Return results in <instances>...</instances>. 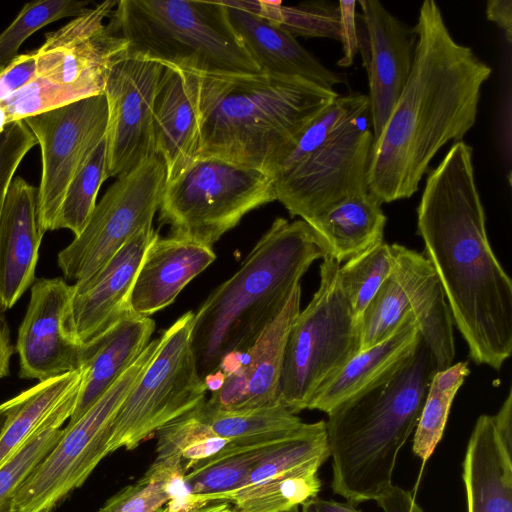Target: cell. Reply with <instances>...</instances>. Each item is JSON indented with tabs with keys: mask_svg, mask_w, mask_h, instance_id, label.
Listing matches in <instances>:
<instances>
[{
	"mask_svg": "<svg viewBox=\"0 0 512 512\" xmlns=\"http://www.w3.org/2000/svg\"><path fill=\"white\" fill-rule=\"evenodd\" d=\"M417 233L469 356L500 370L512 352V281L491 248L473 149L464 140L428 173Z\"/></svg>",
	"mask_w": 512,
	"mask_h": 512,
	"instance_id": "cell-1",
	"label": "cell"
},
{
	"mask_svg": "<svg viewBox=\"0 0 512 512\" xmlns=\"http://www.w3.org/2000/svg\"><path fill=\"white\" fill-rule=\"evenodd\" d=\"M413 29L410 75L372 149L368 190L382 204L410 198L437 152L463 140L492 73L452 37L435 1L421 4Z\"/></svg>",
	"mask_w": 512,
	"mask_h": 512,
	"instance_id": "cell-2",
	"label": "cell"
},
{
	"mask_svg": "<svg viewBox=\"0 0 512 512\" xmlns=\"http://www.w3.org/2000/svg\"><path fill=\"white\" fill-rule=\"evenodd\" d=\"M199 149L272 174L305 128L339 95L299 77L190 70Z\"/></svg>",
	"mask_w": 512,
	"mask_h": 512,
	"instance_id": "cell-3",
	"label": "cell"
},
{
	"mask_svg": "<svg viewBox=\"0 0 512 512\" xmlns=\"http://www.w3.org/2000/svg\"><path fill=\"white\" fill-rule=\"evenodd\" d=\"M327 255L304 220L277 218L240 268L194 313L190 344L203 378L233 351H248L279 315L300 278Z\"/></svg>",
	"mask_w": 512,
	"mask_h": 512,
	"instance_id": "cell-4",
	"label": "cell"
},
{
	"mask_svg": "<svg viewBox=\"0 0 512 512\" xmlns=\"http://www.w3.org/2000/svg\"><path fill=\"white\" fill-rule=\"evenodd\" d=\"M436 371L421 338L396 370L327 413L334 493L355 505L378 499L393 485L398 454L416 428Z\"/></svg>",
	"mask_w": 512,
	"mask_h": 512,
	"instance_id": "cell-5",
	"label": "cell"
},
{
	"mask_svg": "<svg viewBox=\"0 0 512 512\" xmlns=\"http://www.w3.org/2000/svg\"><path fill=\"white\" fill-rule=\"evenodd\" d=\"M369 100L338 95L300 134L272 174L276 200L307 220L348 196L368 192L374 144Z\"/></svg>",
	"mask_w": 512,
	"mask_h": 512,
	"instance_id": "cell-6",
	"label": "cell"
},
{
	"mask_svg": "<svg viewBox=\"0 0 512 512\" xmlns=\"http://www.w3.org/2000/svg\"><path fill=\"white\" fill-rule=\"evenodd\" d=\"M128 52L183 69L261 72L232 27L222 1L121 0L108 19Z\"/></svg>",
	"mask_w": 512,
	"mask_h": 512,
	"instance_id": "cell-7",
	"label": "cell"
},
{
	"mask_svg": "<svg viewBox=\"0 0 512 512\" xmlns=\"http://www.w3.org/2000/svg\"><path fill=\"white\" fill-rule=\"evenodd\" d=\"M311 301L295 318L285 345L279 400L293 414L360 352L359 321L338 282L340 263L326 256Z\"/></svg>",
	"mask_w": 512,
	"mask_h": 512,
	"instance_id": "cell-8",
	"label": "cell"
},
{
	"mask_svg": "<svg viewBox=\"0 0 512 512\" xmlns=\"http://www.w3.org/2000/svg\"><path fill=\"white\" fill-rule=\"evenodd\" d=\"M275 200L269 174L201 157L166 181L159 220L170 236L212 247L247 213Z\"/></svg>",
	"mask_w": 512,
	"mask_h": 512,
	"instance_id": "cell-9",
	"label": "cell"
},
{
	"mask_svg": "<svg viewBox=\"0 0 512 512\" xmlns=\"http://www.w3.org/2000/svg\"><path fill=\"white\" fill-rule=\"evenodd\" d=\"M162 336L150 341L134 362L63 434L17 490L13 512H52L81 487L109 454L111 421L158 352Z\"/></svg>",
	"mask_w": 512,
	"mask_h": 512,
	"instance_id": "cell-10",
	"label": "cell"
},
{
	"mask_svg": "<svg viewBox=\"0 0 512 512\" xmlns=\"http://www.w3.org/2000/svg\"><path fill=\"white\" fill-rule=\"evenodd\" d=\"M194 313L180 316L162 336L160 348L116 411L108 452L135 449L172 420L206 400L190 344Z\"/></svg>",
	"mask_w": 512,
	"mask_h": 512,
	"instance_id": "cell-11",
	"label": "cell"
},
{
	"mask_svg": "<svg viewBox=\"0 0 512 512\" xmlns=\"http://www.w3.org/2000/svg\"><path fill=\"white\" fill-rule=\"evenodd\" d=\"M165 186L166 169L157 155L117 177L83 231L59 252L57 263L64 277L86 281L138 231L152 226Z\"/></svg>",
	"mask_w": 512,
	"mask_h": 512,
	"instance_id": "cell-12",
	"label": "cell"
},
{
	"mask_svg": "<svg viewBox=\"0 0 512 512\" xmlns=\"http://www.w3.org/2000/svg\"><path fill=\"white\" fill-rule=\"evenodd\" d=\"M22 121L41 149L37 216L45 234L54 230L68 186L106 136L107 102L104 94L96 95Z\"/></svg>",
	"mask_w": 512,
	"mask_h": 512,
	"instance_id": "cell-13",
	"label": "cell"
},
{
	"mask_svg": "<svg viewBox=\"0 0 512 512\" xmlns=\"http://www.w3.org/2000/svg\"><path fill=\"white\" fill-rule=\"evenodd\" d=\"M117 1H104L45 34L35 50L36 76L85 99L104 93L113 64L128 53L127 41L106 20Z\"/></svg>",
	"mask_w": 512,
	"mask_h": 512,
	"instance_id": "cell-14",
	"label": "cell"
},
{
	"mask_svg": "<svg viewBox=\"0 0 512 512\" xmlns=\"http://www.w3.org/2000/svg\"><path fill=\"white\" fill-rule=\"evenodd\" d=\"M164 65L127 53L111 67L104 96L108 108L107 177H119L155 154L153 106Z\"/></svg>",
	"mask_w": 512,
	"mask_h": 512,
	"instance_id": "cell-15",
	"label": "cell"
},
{
	"mask_svg": "<svg viewBox=\"0 0 512 512\" xmlns=\"http://www.w3.org/2000/svg\"><path fill=\"white\" fill-rule=\"evenodd\" d=\"M72 296L73 284L63 278L33 283L15 347L21 378L41 382L82 367L84 346L75 341L67 326Z\"/></svg>",
	"mask_w": 512,
	"mask_h": 512,
	"instance_id": "cell-16",
	"label": "cell"
},
{
	"mask_svg": "<svg viewBox=\"0 0 512 512\" xmlns=\"http://www.w3.org/2000/svg\"><path fill=\"white\" fill-rule=\"evenodd\" d=\"M357 47L369 84V114L376 140L410 75L416 34L377 0H359Z\"/></svg>",
	"mask_w": 512,
	"mask_h": 512,
	"instance_id": "cell-17",
	"label": "cell"
},
{
	"mask_svg": "<svg viewBox=\"0 0 512 512\" xmlns=\"http://www.w3.org/2000/svg\"><path fill=\"white\" fill-rule=\"evenodd\" d=\"M159 237L152 226L138 231L91 278L73 284L68 329L82 346L96 340L123 316L132 313V287L152 242Z\"/></svg>",
	"mask_w": 512,
	"mask_h": 512,
	"instance_id": "cell-18",
	"label": "cell"
},
{
	"mask_svg": "<svg viewBox=\"0 0 512 512\" xmlns=\"http://www.w3.org/2000/svg\"><path fill=\"white\" fill-rule=\"evenodd\" d=\"M301 286L294 288L279 315L248 352V363L226 376L206 405L218 410L254 409L279 403V381L290 328L300 312Z\"/></svg>",
	"mask_w": 512,
	"mask_h": 512,
	"instance_id": "cell-19",
	"label": "cell"
},
{
	"mask_svg": "<svg viewBox=\"0 0 512 512\" xmlns=\"http://www.w3.org/2000/svg\"><path fill=\"white\" fill-rule=\"evenodd\" d=\"M43 233L37 188L14 177L0 212V308L10 309L33 284Z\"/></svg>",
	"mask_w": 512,
	"mask_h": 512,
	"instance_id": "cell-20",
	"label": "cell"
},
{
	"mask_svg": "<svg viewBox=\"0 0 512 512\" xmlns=\"http://www.w3.org/2000/svg\"><path fill=\"white\" fill-rule=\"evenodd\" d=\"M393 269L412 312L422 341L437 370L453 364V319L438 276L426 257L400 244L390 245Z\"/></svg>",
	"mask_w": 512,
	"mask_h": 512,
	"instance_id": "cell-21",
	"label": "cell"
},
{
	"mask_svg": "<svg viewBox=\"0 0 512 512\" xmlns=\"http://www.w3.org/2000/svg\"><path fill=\"white\" fill-rule=\"evenodd\" d=\"M215 258L210 246L158 237L148 247L136 275L129 299L131 312L149 317L166 308Z\"/></svg>",
	"mask_w": 512,
	"mask_h": 512,
	"instance_id": "cell-22",
	"label": "cell"
},
{
	"mask_svg": "<svg viewBox=\"0 0 512 512\" xmlns=\"http://www.w3.org/2000/svg\"><path fill=\"white\" fill-rule=\"evenodd\" d=\"M154 151L171 180L198 155L196 93L190 71L164 65L153 106Z\"/></svg>",
	"mask_w": 512,
	"mask_h": 512,
	"instance_id": "cell-23",
	"label": "cell"
},
{
	"mask_svg": "<svg viewBox=\"0 0 512 512\" xmlns=\"http://www.w3.org/2000/svg\"><path fill=\"white\" fill-rule=\"evenodd\" d=\"M229 21L261 72L299 77L334 90L343 82L302 47L295 37L271 21L242 7L236 1H222Z\"/></svg>",
	"mask_w": 512,
	"mask_h": 512,
	"instance_id": "cell-24",
	"label": "cell"
},
{
	"mask_svg": "<svg viewBox=\"0 0 512 512\" xmlns=\"http://www.w3.org/2000/svg\"><path fill=\"white\" fill-rule=\"evenodd\" d=\"M154 330L153 319L130 313L84 346L82 384L68 424L76 422L134 362Z\"/></svg>",
	"mask_w": 512,
	"mask_h": 512,
	"instance_id": "cell-25",
	"label": "cell"
},
{
	"mask_svg": "<svg viewBox=\"0 0 512 512\" xmlns=\"http://www.w3.org/2000/svg\"><path fill=\"white\" fill-rule=\"evenodd\" d=\"M468 512H512V451L492 416L478 417L463 461Z\"/></svg>",
	"mask_w": 512,
	"mask_h": 512,
	"instance_id": "cell-26",
	"label": "cell"
},
{
	"mask_svg": "<svg viewBox=\"0 0 512 512\" xmlns=\"http://www.w3.org/2000/svg\"><path fill=\"white\" fill-rule=\"evenodd\" d=\"M420 341L421 335L415 318L409 310L388 338L360 351L323 384L312 397L307 409L330 412L396 370L413 354Z\"/></svg>",
	"mask_w": 512,
	"mask_h": 512,
	"instance_id": "cell-27",
	"label": "cell"
},
{
	"mask_svg": "<svg viewBox=\"0 0 512 512\" xmlns=\"http://www.w3.org/2000/svg\"><path fill=\"white\" fill-rule=\"evenodd\" d=\"M369 191L343 198L305 220L326 255L338 263L383 242L386 215Z\"/></svg>",
	"mask_w": 512,
	"mask_h": 512,
	"instance_id": "cell-28",
	"label": "cell"
},
{
	"mask_svg": "<svg viewBox=\"0 0 512 512\" xmlns=\"http://www.w3.org/2000/svg\"><path fill=\"white\" fill-rule=\"evenodd\" d=\"M271 445L252 446L230 441L219 453L194 464L184 475L194 507L225 501L244 488L252 469Z\"/></svg>",
	"mask_w": 512,
	"mask_h": 512,
	"instance_id": "cell-29",
	"label": "cell"
},
{
	"mask_svg": "<svg viewBox=\"0 0 512 512\" xmlns=\"http://www.w3.org/2000/svg\"><path fill=\"white\" fill-rule=\"evenodd\" d=\"M205 401L197 407L201 419L215 434L236 444H273L299 433L306 425L281 402L254 409L218 410L209 408Z\"/></svg>",
	"mask_w": 512,
	"mask_h": 512,
	"instance_id": "cell-30",
	"label": "cell"
},
{
	"mask_svg": "<svg viewBox=\"0 0 512 512\" xmlns=\"http://www.w3.org/2000/svg\"><path fill=\"white\" fill-rule=\"evenodd\" d=\"M184 475L180 460L153 461L141 478L109 498L96 512H156L165 505L171 512L194 510Z\"/></svg>",
	"mask_w": 512,
	"mask_h": 512,
	"instance_id": "cell-31",
	"label": "cell"
},
{
	"mask_svg": "<svg viewBox=\"0 0 512 512\" xmlns=\"http://www.w3.org/2000/svg\"><path fill=\"white\" fill-rule=\"evenodd\" d=\"M83 376V368L39 382L13 397L12 414L0 436V466L42 425Z\"/></svg>",
	"mask_w": 512,
	"mask_h": 512,
	"instance_id": "cell-32",
	"label": "cell"
},
{
	"mask_svg": "<svg viewBox=\"0 0 512 512\" xmlns=\"http://www.w3.org/2000/svg\"><path fill=\"white\" fill-rule=\"evenodd\" d=\"M82 378L37 431L0 466V512H13V500L17 490L61 438V426L69 420L76 406Z\"/></svg>",
	"mask_w": 512,
	"mask_h": 512,
	"instance_id": "cell-33",
	"label": "cell"
},
{
	"mask_svg": "<svg viewBox=\"0 0 512 512\" xmlns=\"http://www.w3.org/2000/svg\"><path fill=\"white\" fill-rule=\"evenodd\" d=\"M324 462L315 460L244 487L225 501L232 503L233 512H285L318 495V470Z\"/></svg>",
	"mask_w": 512,
	"mask_h": 512,
	"instance_id": "cell-34",
	"label": "cell"
},
{
	"mask_svg": "<svg viewBox=\"0 0 512 512\" xmlns=\"http://www.w3.org/2000/svg\"><path fill=\"white\" fill-rule=\"evenodd\" d=\"M156 458L180 460L185 474L199 461L214 456L230 442L215 434L198 414L197 407L172 420L156 432Z\"/></svg>",
	"mask_w": 512,
	"mask_h": 512,
	"instance_id": "cell-35",
	"label": "cell"
},
{
	"mask_svg": "<svg viewBox=\"0 0 512 512\" xmlns=\"http://www.w3.org/2000/svg\"><path fill=\"white\" fill-rule=\"evenodd\" d=\"M469 372L468 362L465 361L452 364L433 375L413 439V452L423 461L431 456L440 441L453 399Z\"/></svg>",
	"mask_w": 512,
	"mask_h": 512,
	"instance_id": "cell-36",
	"label": "cell"
},
{
	"mask_svg": "<svg viewBox=\"0 0 512 512\" xmlns=\"http://www.w3.org/2000/svg\"><path fill=\"white\" fill-rule=\"evenodd\" d=\"M236 3L272 23L293 37L340 39V9L328 2H305L286 6L280 1L236 0Z\"/></svg>",
	"mask_w": 512,
	"mask_h": 512,
	"instance_id": "cell-37",
	"label": "cell"
},
{
	"mask_svg": "<svg viewBox=\"0 0 512 512\" xmlns=\"http://www.w3.org/2000/svg\"><path fill=\"white\" fill-rule=\"evenodd\" d=\"M329 456L325 421L306 423L297 434L269 446L252 469L245 487Z\"/></svg>",
	"mask_w": 512,
	"mask_h": 512,
	"instance_id": "cell-38",
	"label": "cell"
},
{
	"mask_svg": "<svg viewBox=\"0 0 512 512\" xmlns=\"http://www.w3.org/2000/svg\"><path fill=\"white\" fill-rule=\"evenodd\" d=\"M107 178V146L104 138L68 186L54 230L69 229L74 236L79 235L96 207L99 189Z\"/></svg>",
	"mask_w": 512,
	"mask_h": 512,
	"instance_id": "cell-39",
	"label": "cell"
},
{
	"mask_svg": "<svg viewBox=\"0 0 512 512\" xmlns=\"http://www.w3.org/2000/svg\"><path fill=\"white\" fill-rule=\"evenodd\" d=\"M390 245L382 242L348 259L338 269L339 286L358 319L384 280L392 273Z\"/></svg>",
	"mask_w": 512,
	"mask_h": 512,
	"instance_id": "cell-40",
	"label": "cell"
},
{
	"mask_svg": "<svg viewBox=\"0 0 512 512\" xmlns=\"http://www.w3.org/2000/svg\"><path fill=\"white\" fill-rule=\"evenodd\" d=\"M89 4L78 0H37L25 4L0 33V65L13 60L21 44L37 30L59 19L78 16Z\"/></svg>",
	"mask_w": 512,
	"mask_h": 512,
	"instance_id": "cell-41",
	"label": "cell"
},
{
	"mask_svg": "<svg viewBox=\"0 0 512 512\" xmlns=\"http://www.w3.org/2000/svg\"><path fill=\"white\" fill-rule=\"evenodd\" d=\"M409 311L406 296L393 272L384 280L359 318L360 351L388 338Z\"/></svg>",
	"mask_w": 512,
	"mask_h": 512,
	"instance_id": "cell-42",
	"label": "cell"
},
{
	"mask_svg": "<svg viewBox=\"0 0 512 512\" xmlns=\"http://www.w3.org/2000/svg\"><path fill=\"white\" fill-rule=\"evenodd\" d=\"M37 141L23 121L10 123L0 131V212L7 189L27 153ZM0 308V315H1Z\"/></svg>",
	"mask_w": 512,
	"mask_h": 512,
	"instance_id": "cell-43",
	"label": "cell"
},
{
	"mask_svg": "<svg viewBox=\"0 0 512 512\" xmlns=\"http://www.w3.org/2000/svg\"><path fill=\"white\" fill-rule=\"evenodd\" d=\"M36 77V52L17 55L0 65V103Z\"/></svg>",
	"mask_w": 512,
	"mask_h": 512,
	"instance_id": "cell-44",
	"label": "cell"
},
{
	"mask_svg": "<svg viewBox=\"0 0 512 512\" xmlns=\"http://www.w3.org/2000/svg\"><path fill=\"white\" fill-rule=\"evenodd\" d=\"M356 4L357 1H339L340 9V39L343 47V57L338 61L341 67H348L353 64L357 47L356 34Z\"/></svg>",
	"mask_w": 512,
	"mask_h": 512,
	"instance_id": "cell-45",
	"label": "cell"
},
{
	"mask_svg": "<svg viewBox=\"0 0 512 512\" xmlns=\"http://www.w3.org/2000/svg\"><path fill=\"white\" fill-rule=\"evenodd\" d=\"M486 17L504 32L506 40H512V1L489 0L486 5Z\"/></svg>",
	"mask_w": 512,
	"mask_h": 512,
	"instance_id": "cell-46",
	"label": "cell"
},
{
	"mask_svg": "<svg viewBox=\"0 0 512 512\" xmlns=\"http://www.w3.org/2000/svg\"><path fill=\"white\" fill-rule=\"evenodd\" d=\"M495 428L502 442L508 450L512 451V390L508 391L497 414L492 416Z\"/></svg>",
	"mask_w": 512,
	"mask_h": 512,
	"instance_id": "cell-47",
	"label": "cell"
},
{
	"mask_svg": "<svg viewBox=\"0 0 512 512\" xmlns=\"http://www.w3.org/2000/svg\"><path fill=\"white\" fill-rule=\"evenodd\" d=\"M302 512H360L356 507L347 502L341 503L334 500H326L313 497L302 504Z\"/></svg>",
	"mask_w": 512,
	"mask_h": 512,
	"instance_id": "cell-48",
	"label": "cell"
},
{
	"mask_svg": "<svg viewBox=\"0 0 512 512\" xmlns=\"http://www.w3.org/2000/svg\"><path fill=\"white\" fill-rule=\"evenodd\" d=\"M10 342V332L4 319L0 320V379L9 374L10 359L15 352Z\"/></svg>",
	"mask_w": 512,
	"mask_h": 512,
	"instance_id": "cell-49",
	"label": "cell"
},
{
	"mask_svg": "<svg viewBox=\"0 0 512 512\" xmlns=\"http://www.w3.org/2000/svg\"><path fill=\"white\" fill-rule=\"evenodd\" d=\"M156 512H171L167 506L159 508ZM187 512H233L232 503L229 501H213Z\"/></svg>",
	"mask_w": 512,
	"mask_h": 512,
	"instance_id": "cell-50",
	"label": "cell"
},
{
	"mask_svg": "<svg viewBox=\"0 0 512 512\" xmlns=\"http://www.w3.org/2000/svg\"><path fill=\"white\" fill-rule=\"evenodd\" d=\"M225 379L226 375L220 370H217L214 373L206 375L203 378V382L206 389L212 391L213 393L218 391L223 386Z\"/></svg>",
	"mask_w": 512,
	"mask_h": 512,
	"instance_id": "cell-51",
	"label": "cell"
},
{
	"mask_svg": "<svg viewBox=\"0 0 512 512\" xmlns=\"http://www.w3.org/2000/svg\"><path fill=\"white\" fill-rule=\"evenodd\" d=\"M14 408V399L11 398L0 404V436L6 427V424Z\"/></svg>",
	"mask_w": 512,
	"mask_h": 512,
	"instance_id": "cell-52",
	"label": "cell"
},
{
	"mask_svg": "<svg viewBox=\"0 0 512 512\" xmlns=\"http://www.w3.org/2000/svg\"><path fill=\"white\" fill-rule=\"evenodd\" d=\"M285 512H300V510H299V506L293 507V508H291L290 510H287V511H285Z\"/></svg>",
	"mask_w": 512,
	"mask_h": 512,
	"instance_id": "cell-53",
	"label": "cell"
}]
</instances>
